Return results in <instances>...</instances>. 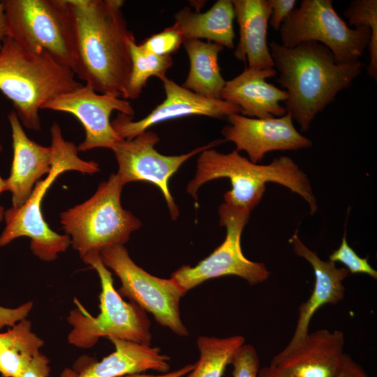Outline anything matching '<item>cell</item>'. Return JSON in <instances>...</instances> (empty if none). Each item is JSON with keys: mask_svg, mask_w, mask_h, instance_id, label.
<instances>
[{"mask_svg": "<svg viewBox=\"0 0 377 377\" xmlns=\"http://www.w3.org/2000/svg\"><path fill=\"white\" fill-rule=\"evenodd\" d=\"M75 31L73 73L95 91L124 96L131 72L130 44L135 40L121 0H68Z\"/></svg>", "mask_w": 377, "mask_h": 377, "instance_id": "6da1fadb", "label": "cell"}, {"mask_svg": "<svg viewBox=\"0 0 377 377\" xmlns=\"http://www.w3.org/2000/svg\"><path fill=\"white\" fill-rule=\"evenodd\" d=\"M269 47L278 82L288 94L285 108L302 132L339 91L351 85L364 65L360 60L338 64L331 50L316 41L291 48L272 41Z\"/></svg>", "mask_w": 377, "mask_h": 377, "instance_id": "7a4b0ae2", "label": "cell"}, {"mask_svg": "<svg viewBox=\"0 0 377 377\" xmlns=\"http://www.w3.org/2000/svg\"><path fill=\"white\" fill-rule=\"evenodd\" d=\"M219 178L229 179L232 188L224 194L223 203L235 209L251 214L261 201L267 182L277 183L300 195L308 202L311 214L318 209L309 179L288 156L275 158L267 165H258L236 149L223 154L207 149L200 153L195 175L186 191L196 200L199 188Z\"/></svg>", "mask_w": 377, "mask_h": 377, "instance_id": "3957f363", "label": "cell"}, {"mask_svg": "<svg viewBox=\"0 0 377 377\" xmlns=\"http://www.w3.org/2000/svg\"><path fill=\"white\" fill-rule=\"evenodd\" d=\"M73 71L46 51L26 50L6 37L0 50V91L13 103L20 122L40 131L39 110L60 94L83 85Z\"/></svg>", "mask_w": 377, "mask_h": 377, "instance_id": "277c9868", "label": "cell"}, {"mask_svg": "<svg viewBox=\"0 0 377 377\" xmlns=\"http://www.w3.org/2000/svg\"><path fill=\"white\" fill-rule=\"evenodd\" d=\"M52 161L50 172L35 185L27 201L20 208L5 211L6 227L0 235V246H6L20 237L31 239V249L40 260H54L71 244L68 235H60L51 230L43 219L41 203L46 191L63 172L75 170L92 175L100 171L94 161H84L77 154V148L64 140L58 124L50 128Z\"/></svg>", "mask_w": 377, "mask_h": 377, "instance_id": "5b68a950", "label": "cell"}, {"mask_svg": "<svg viewBox=\"0 0 377 377\" xmlns=\"http://www.w3.org/2000/svg\"><path fill=\"white\" fill-rule=\"evenodd\" d=\"M97 272L101 286L100 312L92 316L77 300L69 313L72 326L69 343L80 348L93 347L101 337L115 338L150 345V321L146 312L135 302H126L115 290L111 272L103 263L99 252L82 258Z\"/></svg>", "mask_w": 377, "mask_h": 377, "instance_id": "8992f818", "label": "cell"}, {"mask_svg": "<svg viewBox=\"0 0 377 377\" xmlns=\"http://www.w3.org/2000/svg\"><path fill=\"white\" fill-rule=\"evenodd\" d=\"M123 186L117 175L112 174L90 198L60 214L61 228L81 258L89 252L124 245L142 226L121 206Z\"/></svg>", "mask_w": 377, "mask_h": 377, "instance_id": "52a82bcc", "label": "cell"}, {"mask_svg": "<svg viewBox=\"0 0 377 377\" xmlns=\"http://www.w3.org/2000/svg\"><path fill=\"white\" fill-rule=\"evenodd\" d=\"M8 37L22 47L46 51L73 71L75 31L68 0H3Z\"/></svg>", "mask_w": 377, "mask_h": 377, "instance_id": "ba28073f", "label": "cell"}, {"mask_svg": "<svg viewBox=\"0 0 377 377\" xmlns=\"http://www.w3.org/2000/svg\"><path fill=\"white\" fill-rule=\"evenodd\" d=\"M279 31L283 46L291 48L316 41L328 47L338 64L358 61L372 36L369 27L350 28L334 9L332 0H302Z\"/></svg>", "mask_w": 377, "mask_h": 377, "instance_id": "9c48e42d", "label": "cell"}, {"mask_svg": "<svg viewBox=\"0 0 377 377\" xmlns=\"http://www.w3.org/2000/svg\"><path fill=\"white\" fill-rule=\"evenodd\" d=\"M103 263L119 277L118 293L128 297L145 311L151 313L161 325L175 334L188 336L179 311V303L186 293L172 278L153 276L137 265L124 245H115L100 252Z\"/></svg>", "mask_w": 377, "mask_h": 377, "instance_id": "30bf717a", "label": "cell"}, {"mask_svg": "<svg viewBox=\"0 0 377 377\" xmlns=\"http://www.w3.org/2000/svg\"><path fill=\"white\" fill-rule=\"evenodd\" d=\"M220 226L226 228L223 242L197 265H183L171 277L186 293L211 279L226 275L239 276L250 285L267 280L269 271L263 263L247 259L242 253L241 235L250 213L237 210L222 203L219 207Z\"/></svg>", "mask_w": 377, "mask_h": 377, "instance_id": "8fae6325", "label": "cell"}, {"mask_svg": "<svg viewBox=\"0 0 377 377\" xmlns=\"http://www.w3.org/2000/svg\"><path fill=\"white\" fill-rule=\"evenodd\" d=\"M159 140L156 133L145 131L133 139L117 141L112 149L119 166L116 174L124 186L138 181L156 185L164 196L171 218L175 220L179 216V208L169 190L170 178L188 159L225 140H216L188 153L176 156L158 152L155 145Z\"/></svg>", "mask_w": 377, "mask_h": 377, "instance_id": "7c38bea8", "label": "cell"}, {"mask_svg": "<svg viewBox=\"0 0 377 377\" xmlns=\"http://www.w3.org/2000/svg\"><path fill=\"white\" fill-rule=\"evenodd\" d=\"M41 109L68 112L75 117L83 126L85 138L77 147L85 151L95 148L112 149L121 138L110 119L114 110L134 117V110L124 98L99 94L87 84L59 95L45 103Z\"/></svg>", "mask_w": 377, "mask_h": 377, "instance_id": "4fadbf2b", "label": "cell"}, {"mask_svg": "<svg viewBox=\"0 0 377 377\" xmlns=\"http://www.w3.org/2000/svg\"><path fill=\"white\" fill-rule=\"evenodd\" d=\"M158 79L163 82L165 94V98L161 103L138 121H133V117L119 112L111 121L121 138L133 139L155 124L179 117L202 115L222 119L232 114H241L239 107L222 99L200 96L177 84L166 75Z\"/></svg>", "mask_w": 377, "mask_h": 377, "instance_id": "5bb4252c", "label": "cell"}, {"mask_svg": "<svg viewBox=\"0 0 377 377\" xmlns=\"http://www.w3.org/2000/svg\"><path fill=\"white\" fill-rule=\"evenodd\" d=\"M227 119L229 124L221 130L225 142H232L237 151H246L253 163L260 162L269 151L298 150L313 145L296 130L288 112L266 119L232 114Z\"/></svg>", "mask_w": 377, "mask_h": 377, "instance_id": "9a60e30c", "label": "cell"}, {"mask_svg": "<svg viewBox=\"0 0 377 377\" xmlns=\"http://www.w3.org/2000/svg\"><path fill=\"white\" fill-rule=\"evenodd\" d=\"M295 253L308 261L314 272L315 284L311 296L299 308L297 325L288 344L278 355H286L299 346L309 334L310 320L316 311L327 304H336L344 297L343 281L350 272L345 267L338 268L331 260H323L300 239L297 232L290 238Z\"/></svg>", "mask_w": 377, "mask_h": 377, "instance_id": "2e32d148", "label": "cell"}, {"mask_svg": "<svg viewBox=\"0 0 377 377\" xmlns=\"http://www.w3.org/2000/svg\"><path fill=\"white\" fill-rule=\"evenodd\" d=\"M344 336L341 331L325 329L308 334L290 353L276 355L271 364L291 377H334L342 361Z\"/></svg>", "mask_w": 377, "mask_h": 377, "instance_id": "e0dca14e", "label": "cell"}, {"mask_svg": "<svg viewBox=\"0 0 377 377\" xmlns=\"http://www.w3.org/2000/svg\"><path fill=\"white\" fill-rule=\"evenodd\" d=\"M12 130L13 158L5 191L12 193L13 209L21 207L29 199L40 178L51 169L52 151L30 140L13 110L8 114Z\"/></svg>", "mask_w": 377, "mask_h": 377, "instance_id": "ac0fdd59", "label": "cell"}, {"mask_svg": "<svg viewBox=\"0 0 377 377\" xmlns=\"http://www.w3.org/2000/svg\"><path fill=\"white\" fill-rule=\"evenodd\" d=\"M276 75L274 68L260 70L245 67L239 75L226 81L221 99L239 107L241 114L248 117H282L287 111L281 102L286 101L288 94L266 81Z\"/></svg>", "mask_w": 377, "mask_h": 377, "instance_id": "d6986e66", "label": "cell"}, {"mask_svg": "<svg viewBox=\"0 0 377 377\" xmlns=\"http://www.w3.org/2000/svg\"><path fill=\"white\" fill-rule=\"evenodd\" d=\"M239 39L234 56L248 60L249 68L267 69L274 67L267 41L268 22L272 14L269 0H232Z\"/></svg>", "mask_w": 377, "mask_h": 377, "instance_id": "ffe728a7", "label": "cell"}, {"mask_svg": "<svg viewBox=\"0 0 377 377\" xmlns=\"http://www.w3.org/2000/svg\"><path fill=\"white\" fill-rule=\"evenodd\" d=\"M108 339L114 351L100 362L91 363L75 377H120L147 370L168 371L170 357L158 348L115 338Z\"/></svg>", "mask_w": 377, "mask_h": 377, "instance_id": "44dd1931", "label": "cell"}, {"mask_svg": "<svg viewBox=\"0 0 377 377\" xmlns=\"http://www.w3.org/2000/svg\"><path fill=\"white\" fill-rule=\"evenodd\" d=\"M235 18L231 0H218L206 12H193L184 7L175 15L172 25L182 35L184 41L207 39L228 49L235 47Z\"/></svg>", "mask_w": 377, "mask_h": 377, "instance_id": "7402d4cb", "label": "cell"}, {"mask_svg": "<svg viewBox=\"0 0 377 377\" xmlns=\"http://www.w3.org/2000/svg\"><path fill=\"white\" fill-rule=\"evenodd\" d=\"M183 45L189 59L190 68L182 86L203 97L221 99L226 80L221 73L218 57L224 47L200 40H185Z\"/></svg>", "mask_w": 377, "mask_h": 377, "instance_id": "603a6c76", "label": "cell"}, {"mask_svg": "<svg viewBox=\"0 0 377 377\" xmlns=\"http://www.w3.org/2000/svg\"><path fill=\"white\" fill-rule=\"evenodd\" d=\"M43 345L26 318L0 333V373L4 377H20Z\"/></svg>", "mask_w": 377, "mask_h": 377, "instance_id": "cb8c5ba5", "label": "cell"}, {"mask_svg": "<svg viewBox=\"0 0 377 377\" xmlns=\"http://www.w3.org/2000/svg\"><path fill=\"white\" fill-rule=\"evenodd\" d=\"M244 342L241 335L226 338L199 337L197 346L200 357L186 377H222L232 355Z\"/></svg>", "mask_w": 377, "mask_h": 377, "instance_id": "d4e9b609", "label": "cell"}, {"mask_svg": "<svg viewBox=\"0 0 377 377\" xmlns=\"http://www.w3.org/2000/svg\"><path fill=\"white\" fill-rule=\"evenodd\" d=\"M131 72L124 99H137L140 96L148 79L165 75L172 67V56H158L143 50L135 40L130 44Z\"/></svg>", "mask_w": 377, "mask_h": 377, "instance_id": "484cf974", "label": "cell"}, {"mask_svg": "<svg viewBox=\"0 0 377 377\" xmlns=\"http://www.w3.org/2000/svg\"><path fill=\"white\" fill-rule=\"evenodd\" d=\"M343 15L348 18L349 24L355 28L367 27L371 29L368 50L369 63L367 68V74L375 81L377 80V1L354 0L344 10Z\"/></svg>", "mask_w": 377, "mask_h": 377, "instance_id": "4316f807", "label": "cell"}, {"mask_svg": "<svg viewBox=\"0 0 377 377\" xmlns=\"http://www.w3.org/2000/svg\"><path fill=\"white\" fill-rule=\"evenodd\" d=\"M184 39L172 25L143 40L139 45L145 50L158 56H172L183 44Z\"/></svg>", "mask_w": 377, "mask_h": 377, "instance_id": "83f0119b", "label": "cell"}, {"mask_svg": "<svg viewBox=\"0 0 377 377\" xmlns=\"http://www.w3.org/2000/svg\"><path fill=\"white\" fill-rule=\"evenodd\" d=\"M329 259L334 263H341L351 274H366L377 279V271L369 263L368 258L360 257L348 245L346 232L339 247L330 254Z\"/></svg>", "mask_w": 377, "mask_h": 377, "instance_id": "f1b7e54d", "label": "cell"}, {"mask_svg": "<svg viewBox=\"0 0 377 377\" xmlns=\"http://www.w3.org/2000/svg\"><path fill=\"white\" fill-rule=\"evenodd\" d=\"M230 364L233 367L232 377H257L260 361L256 348L244 344L232 355Z\"/></svg>", "mask_w": 377, "mask_h": 377, "instance_id": "f546056e", "label": "cell"}, {"mask_svg": "<svg viewBox=\"0 0 377 377\" xmlns=\"http://www.w3.org/2000/svg\"><path fill=\"white\" fill-rule=\"evenodd\" d=\"M272 8L269 24L275 31H279L283 21L294 10L295 0H269Z\"/></svg>", "mask_w": 377, "mask_h": 377, "instance_id": "4dcf8cb0", "label": "cell"}, {"mask_svg": "<svg viewBox=\"0 0 377 377\" xmlns=\"http://www.w3.org/2000/svg\"><path fill=\"white\" fill-rule=\"evenodd\" d=\"M32 307L33 304L31 302L15 309L0 306V329L5 326L12 327L26 318Z\"/></svg>", "mask_w": 377, "mask_h": 377, "instance_id": "1f68e13d", "label": "cell"}, {"mask_svg": "<svg viewBox=\"0 0 377 377\" xmlns=\"http://www.w3.org/2000/svg\"><path fill=\"white\" fill-rule=\"evenodd\" d=\"M50 370L48 358L39 352L34 357L20 377H47Z\"/></svg>", "mask_w": 377, "mask_h": 377, "instance_id": "d6a6232c", "label": "cell"}, {"mask_svg": "<svg viewBox=\"0 0 377 377\" xmlns=\"http://www.w3.org/2000/svg\"><path fill=\"white\" fill-rule=\"evenodd\" d=\"M334 377H370L364 369L348 354L344 353Z\"/></svg>", "mask_w": 377, "mask_h": 377, "instance_id": "836d02e7", "label": "cell"}, {"mask_svg": "<svg viewBox=\"0 0 377 377\" xmlns=\"http://www.w3.org/2000/svg\"><path fill=\"white\" fill-rule=\"evenodd\" d=\"M194 364H189L184 366L183 367L173 371L172 372H166L160 375H151L142 373H136L132 374H128L120 377H183L188 374L193 369Z\"/></svg>", "mask_w": 377, "mask_h": 377, "instance_id": "e575fe53", "label": "cell"}, {"mask_svg": "<svg viewBox=\"0 0 377 377\" xmlns=\"http://www.w3.org/2000/svg\"><path fill=\"white\" fill-rule=\"evenodd\" d=\"M257 377H291L276 366L270 364L259 369Z\"/></svg>", "mask_w": 377, "mask_h": 377, "instance_id": "d590c367", "label": "cell"}, {"mask_svg": "<svg viewBox=\"0 0 377 377\" xmlns=\"http://www.w3.org/2000/svg\"><path fill=\"white\" fill-rule=\"evenodd\" d=\"M8 31L4 3L3 1H0V50L4 40L8 37Z\"/></svg>", "mask_w": 377, "mask_h": 377, "instance_id": "8d00e7d4", "label": "cell"}, {"mask_svg": "<svg viewBox=\"0 0 377 377\" xmlns=\"http://www.w3.org/2000/svg\"><path fill=\"white\" fill-rule=\"evenodd\" d=\"M3 150L2 145L0 144V153ZM5 191V179H2L0 176V193ZM5 210L2 206H0V221L4 218Z\"/></svg>", "mask_w": 377, "mask_h": 377, "instance_id": "74e56055", "label": "cell"}]
</instances>
